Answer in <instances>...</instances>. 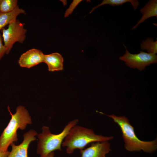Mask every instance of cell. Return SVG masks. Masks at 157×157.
I'll list each match as a JSON object with an SVG mask.
<instances>
[{"label":"cell","instance_id":"cell-18","mask_svg":"<svg viewBox=\"0 0 157 157\" xmlns=\"http://www.w3.org/2000/svg\"><path fill=\"white\" fill-rule=\"evenodd\" d=\"M10 152L8 151H0V157H8Z\"/></svg>","mask_w":157,"mask_h":157},{"label":"cell","instance_id":"cell-15","mask_svg":"<svg viewBox=\"0 0 157 157\" xmlns=\"http://www.w3.org/2000/svg\"><path fill=\"white\" fill-rule=\"evenodd\" d=\"M17 3V0H0V12L13 11L18 6Z\"/></svg>","mask_w":157,"mask_h":157},{"label":"cell","instance_id":"cell-4","mask_svg":"<svg viewBox=\"0 0 157 157\" xmlns=\"http://www.w3.org/2000/svg\"><path fill=\"white\" fill-rule=\"evenodd\" d=\"M77 119L69 122L60 133L55 134L51 132L48 127L43 126L41 133L38 135V141L37 149V153L40 157H44L54 150L61 151L62 143L70 129L76 125Z\"/></svg>","mask_w":157,"mask_h":157},{"label":"cell","instance_id":"cell-11","mask_svg":"<svg viewBox=\"0 0 157 157\" xmlns=\"http://www.w3.org/2000/svg\"><path fill=\"white\" fill-rule=\"evenodd\" d=\"M142 16L136 25L132 28L135 29L148 18L155 17L157 18V0H150L140 10Z\"/></svg>","mask_w":157,"mask_h":157},{"label":"cell","instance_id":"cell-7","mask_svg":"<svg viewBox=\"0 0 157 157\" xmlns=\"http://www.w3.org/2000/svg\"><path fill=\"white\" fill-rule=\"evenodd\" d=\"M37 135V132L33 130H30L25 133L21 143L16 145L13 143L10 145L12 149L8 157H28L29 145L31 142L36 140L35 136Z\"/></svg>","mask_w":157,"mask_h":157},{"label":"cell","instance_id":"cell-12","mask_svg":"<svg viewBox=\"0 0 157 157\" xmlns=\"http://www.w3.org/2000/svg\"><path fill=\"white\" fill-rule=\"evenodd\" d=\"M24 10L19 8L18 6L13 11L6 13L0 12V31L7 25L15 21L20 14H25Z\"/></svg>","mask_w":157,"mask_h":157},{"label":"cell","instance_id":"cell-17","mask_svg":"<svg viewBox=\"0 0 157 157\" xmlns=\"http://www.w3.org/2000/svg\"><path fill=\"white\" fill-rule=\"evenodd\" d=\"M6 49L3 43L2 35L0 33V60L6 54Z\"/></svg>","mask_w":157,"mask_h":157},{"label":"cell","instance_id":"cell-16","mask_svg":"<svg viewBox=\"0 0 157 157\" xmlns=\"http://www.w3.org/2000/svg\"><path fill=\"white\" fill-rule=\"evenodd\" d=\"M82 1V0H73L69 8L66 11L64 15V17H67L69 15L71 14L77 6Z\"/></svg>","mask_w":157,"mask_h":157},{"label":"cell","instance_id":"cell-2","mask_svg":"<svg viewBox=\"0 0 157 157\" xmlns=\"http://www.w3.org/2000/svg\"><path fill=\"white\" fill-rule=\"evenodd\" d=\"M113 136H105L95 133L92 129L76 125L69 130L64 140L62 146L66 147L68 154H72L76 149L80 150L90 143L109 141Z\"/></svg>","mask_w":157,"mask_h":157},{"label":"cell","instance_id":"cell-5","mask_svg":"<svg viewBox=\"0 0 157 157\" xmlns=\"http://www.w3.org/2000/svg\"><path fill=\"white\" fill-rule=\"evenodd\" d=\"M24 24L16 19L8 25L7 28H4L1 30L6 54L10 53L15 42H24L27 32V30L24 27Z\"/></svg>","mask_w":157,"mask_h":157},{"label":"cell","instance_id":"cell-14","mask_svg":"<svg viewBox=\"0 0 157 157\" xmlns=\"http://www.w3.org/2000/svg\"><path fill=\"white\" fill-rule=\"evenodd\" d=\"M140 47L142 50H146L148 53H157V41H154L152 38H148L145 40H142Z\"/></svg>","mask_w":157,"mask_h":157},{"label":"cell","instance_id":"cell-19","mask_svg":"<svg viewBox=\"0 0 157 157\" xmlns=\"http://www.w3.org/2000/svg\"><path fill=\"white\" fill-rule=\"evenodd\" d=\"M54 153L53 151L49 154L44 157H54Z\"/></svg>","mask_w":157,"mask_h":157},{"label":"cell","instance_id":"cell-10","mask_svg":"<svg viewBox=\"0 0 157 157\" xmlns=\"http://www.w3.org/2000/svg\"><path fill=\"white\" fill-rule=\"evenodd\" d=\"M63 58L59 53L55 52L49 54H44L43 62L47 64L49 71L63 70Z\"/></svg>","mask_w":157,"mask_h":157},{"label":"cell","instance_id":"cell-9","mask_svg":"<svg viewBox=\"0 0 157 157\" xmlns=\"http://www.w3.org/2000/svg\"><path fill=\"white\" fill-rule=\"evenodd\" d=\"M108 141L93 142L88 147L80 150L81 157H106L111 150Z\"/></svg>","mask_w":157,"mask_h":157},{"label":"cell","instance_id":"cell-1","mask_svg":"<svg viewBox=\"0 0 157 157\" xmlns=\"http://www.w3.org/2000/svg\"><path fill=\"white\" fill-rule=\"evenodd\" d=\"M120 127L124 142V147L130 151L144 152L151 153L157 148V140L149 141L141 140L136 135L134 127L128 119L125 116H118L112 114L108 115Z\"/></svg>","mask_w":157,"mask_h":157},{"label":"cell","instance_id":"cell-3","mask_svg":"<svg viewBox=\"0 0 157 157\" xmlns=\"http://www.w3.org/2000/svg\"><path fill=\"white\" fill-rule=\"evenodd\" d=\"M8 109L11 118L0 136V151H7L10 145L17 141V131L18 129L24 130L27 124L32 123L31 117L24 106H17L14 114L11 113L9 106Z\"/></svg>","mask_w":157,"mask_h":157},{"label":"cell","instance_id":"cell-6","mask_svg":"<svg viewBox=\"0 0 157 157\" xmlns=\"http://www.w3.org/2000/svg\"><path fill=\"white\" fill-rule=\"evenodd\" d=\"M123 45L125 49L124 54L119 58V60L125 62V64L130 68H137L141 71L146 67L157 62V56L154 53H149L141 51L136 54L130 53L126 47Z\"/></svg>","mask_w":157,"mask_h":157},{"label":"cell","instance_id":"cell-13","mask_svg":"<svg viewBox=\"0 0 157 157\" xmlns=\"http://www.w3.org/2000/svg\"><path fill=\"white\" fill-rule=\"evenodd\" d=\"M128 2L131 3L135 10H137L140 4L139 1L137 0H104L101 3L93 8L90 13H91L98 7L104 5L109 4L112 6H118Z\"/></svg>","mask_w":157,"mask_h":157},{"label":"cell","instance_id":"cell-8","mask_svg":"<svg viewBox=\"0 0 157 157\" xmlns=\"http://www.w3.org/2000/svg\"><path fill=\"white\" fill-rule=\"evenodd\" d=\"M44 56L41 50L34 48L31 49L21 55L18 63L21 67L31 68L43 62Z\"/></svg>","mask_w":157,"mask_h":157}]
</instances>
